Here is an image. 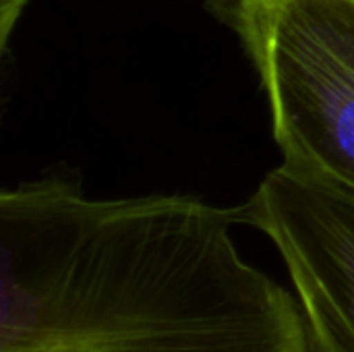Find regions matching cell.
I'll use <instances>...</instances> for the list:
<instances>
[{
  "mask_svg": "<svg viewBox=\"0 0 354 352\" xmlns=\"http://www.w3.org/2000/svg\"><path fill=\"white\" fill-rule=\"evenodd\" d=\"M243 210L95 199L66 176L0 193V352H309L295 293L239 251Z\"/></svg>",
  "mask_w": 354,
  "mask_h": 352,
  "instance_id": "obj_1",
  "label": "cell"
},
{
  "mask_svg": "<svg viewBox=\"0 0 354 352\" xmlns=\"http://www.w3.org/2000/svg\"><path fill=\"white\" fill-rule=\"evenodd\" d=\"M266 95L282 164L354 195V0H207Z\"/></svg>",
  "mask_w": 354,
  "mask_h": 352,
  "instance_id": "obj_2",
  "label": "cell"
},
{
  "mask_svg": "<svg viewBox=\"0 0 354 352\" xmlns=\"http://www.w3.org/2000/svg\"><path fill=\"white\" fill-rule=\"evenodd\" d=\"M276 247L309 352H354V195L280 164L241 205Z\"/></svg>",
  "mask_w": 354,
  "mask_h": 352,
  "instance_id": "obj_3",
  "label": "cell"
}]
</instances>
